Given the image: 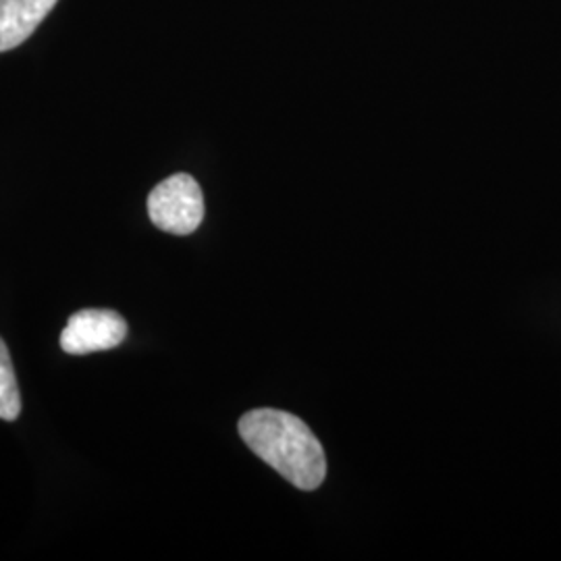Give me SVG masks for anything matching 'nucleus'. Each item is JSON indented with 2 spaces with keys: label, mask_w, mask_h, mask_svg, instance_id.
I'll list each match as a JSON object with an SVG mask.
<instances>
[{
  "label": "nucleus",
  "mask_w": 561,
  "mask_h": 561,
  "mask_svg": "<svg viewBox=\"0 0 561 561\" xmlns=\"http://www.w3.org/2000/svg\"><path fill=\"white\" fill-rule=\"evenodd\" d=\"M238 431L243 443L294 486L314 491L324 482V449L308 424L298 416L283 410L261 408L243 414Z\"/></svg>",
  "instance_id": "nucleus-1"
},
{
  "label": "nucleus",
  "mask_w": 561,
  "mask_h": 561,
  "mask_svg": "<svg viewBox=\"0 0 561 561\" xmlns=\"http://www.w3.org/2000/svg\"><path fill=\"white\" fill-rule=\"evenodd\" d=\"M148 215L164 233H194L204 219V196L198 181L187 173L161 181L148 196Z\"/></svg>",
  "instance_id": "nucleus-2"
},
{
  "label": "nucleus",
  "mask_w": 561,
  "mask_h": 561,
  "mask_svg": "<svg viewBox=\"0 0 561 561\" xmlns=\"http://www.w3.org/2000/svg\"><path fill=\"white\" fill-rule=\"evenodd\" d=\"M127 337V322L115 310L88 308L76 312L60 333L65 354L85 356L106 352L121 345Z\"/></svg>",
  "instance_id": "nucleus-3"
},
{
  "label": "nucleus",
  "mask_w": 561,
  "mask_h": 561,
  "mask_svg": "<svg viewBox=\"0 0 561 561\" xmlns=\"http://www.w3.org/2000/svg\"><path fill=\"white\" fill-rule=\"evenodd\" d=\"M59 0H0V53L15 50L48 18Z\"/></svg>",
  "instance_id": "nucleus-4"
},
{
  "label": "nucleus",
  "mask_w": 561,
  "mask_h": 561,
  "mask_svg": "<svg viewBox=\"0 0 561 561\" xmlns=\"http://www.w3.org/2000/svg\"><path fill=\"white\" fill-rule=\"evenodd\" d=\"M21 414V396L15 368L7 343L0 337V421H18Z\"/></svg>",
  "instance_id": "nucleus-5"
}]
</instances>
